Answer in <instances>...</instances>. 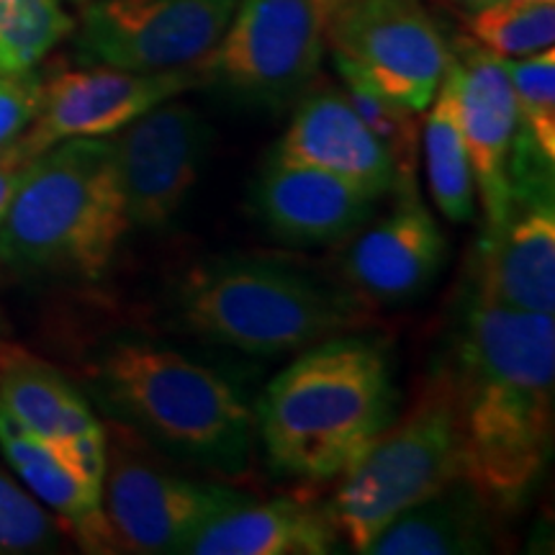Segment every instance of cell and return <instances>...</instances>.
Wrapping results in <instances>:
<instances>
[{"label":"cell","mask_w":555,"mask_h":555,"mask_svg":"<svg viewBox=\"0 0 555 555\" xmlns=\"http://www.w3.org/2000/svg\"><path fill=\"white\" fill-rule=\"evenodd\" d=\"M466 478L494 512H515L551 461L555 319L476 298L446 363Z\"/></svg>","instance_id":"6da1fadb"},{"label":"cell","mask_w":555,"mask_h":555,"mask_svg":"<svg viewBox=\"0 0 555 555\" xmlns=\"http://www.w3.org/2000/svg\"><path fill=\"white\" fill-rule=\"evenodd\" d=\"M397 409L391 356L363 330L301 350L262 391L255 420L278 476L324 483L365 453Z\"/></svg>","instance_id":"7a4b0ae2"},{"label":"cell","mask_w":555,"mask_h":555,"mask_svg":"<svg viewBox=\"0 0 555 555\" xmlns=\"http://www.w3.org/2000/svg\"><path fill=\"white\" fill-rule=\"evenodd\" d=\"M90 391L103 412L172 461L224 478L253 466L255 406L232 378L180 350L119 339L95 360Z\"/></svg>","instance_id":"3957f363"},{"label":"cell","mask_w":555,"mask_h":555,"mask_svg":"<svg viewBox=\"0 0 555 555\" xmlns=\"http://www.w3.org/2000/svg\"><path fill=\"white\" fill-rule=\"evenodd\" d=\"M376 307L345 283L262 255H211L178 278L172 327L255 358L307 350L363 332Z\"/></svg>","instance_id":"277c9868"},{"label":"cell","mask_w":555,"mask_h":555,"mask_svg":"<svg viewBox=\"0 0 555 555\" xmlns=\"http://www.w3.org/2000/svg\"><path fill=\"white\" fill-rule=\"evenodd\" d=\"M129 229L114 139H67L21 170L0 221V262L24 275L99 281Z\"/></svg>","instance_id":"5b68a950"},{"label":"cell","mask_w":555,"mask_h":555,"mask_svg":"<svg viewBox=\"0 0 555 555\" xmlns=\"http://www.w3.org/2000/svg\"><path fill=\"white\" fill-rule=\"evenodd\" d=\"M457 478H466L453 388L446 367L429 373L412 404L393 416L339 476L330 515L337 538L365 553L384 527Z\"/></svg>","instance_id":"8992f818"},{"label":"cell","mask_w":555,"mask_h":555,"mask_svg":"<svg viewBox=\"0 0 555 555\" xmlns=\"http://www.w3.org/2000/svg\"><path fill=\"white\" fill-rule=\"evenodd\" d=\"M324 26L327 0H237L227 31L193 69L249 106L283 111L314 86Z\"/></svg>","instance_id":"52a82bcc"},{"label":"cell","mask_w":555,"mask_h":555,"mask_svg":"<svg viewBox=\"0 0 555 555\" xmlns=\"http://www.w3.org/2000/svg\"><path fill=\"white\" fill-rule=\"evenodd\" d=\"M332 54L422 114L450 67V47L422 0H327Z\"/></svg>","instance_id":"ba28073f"},{"label":"cell","mask_w":555,"mask_h":555,"mask_svg":"<svg viewBox=\"0 0 555 555\" xmlns=\"http://www.w3.org/2000/svg\"><path fill=\"white\" fill-rule=\"evenodd\" d=\"M247 494L152 466L124 446H106L103 512L119 553H189L201 532Z\"/></svg>","instance_id":"9c48e42d"},{"label":"cell","mask_w":555,"mask_h":555,"mask_svg":"<svg viewBox=\"0 0 555 555\" xmlns=\"http://www.w3.org/2000/svg\"><path fill=\"white\" fill-rule=\"evenodd\" d=\"M237 0H95L82 11L78 52L131 73L193 69L227 31Z\"/></svg>","instance_id":"30bf717a"},{"label":"cell","mask_w":555,"mask_h":555,"mask_svg":"<svg viewBox=\"0 0 555 555\" xmlns=\"http://www.w3.org/2000/svg\"><path fill=\"white\" fill-rule=\"evenodd\" d=\"M193 86H201L196 69L131 73L108 65L65 69L44 82L37 119L3 159L24 168L29 159L67 139H108Z\"/></svg>","instance_id":"8fae6325"},{"label":"cell","mask_w":555,"mask_h":555,"mask_svg":"<svg viewBox=\"0 0 555 555\" xmlns=\"http://www.w3.org/2000/svg\"><path fill=\"white\" fill-rule=\"evenodd\" d=\"M111 139L129 227L150 232L170 227L204 176L214 129L189 103L170 99Z\"/></svg>","instance_id":"7c38bea8"},{"label":"cell","mask_w":555,"mask_h":555,"mask_svg":"<svg viewBox=\"0 0 555 555\" xmlns=\"http://www.w3.org/2000/svg\"><path fill=\"white\" fill-rule=\"evenodd\" d=\"M450 80L455 111L466 139L476 196L481 198L486 237L496 234L512 211V163H515L519 116L509 73L502 57L483 50L474 39H455L450 47Z\"/></svg>","instance_id":"4fadbf2b"},{"label":"cell","mask_w":555,"mask_h":555,"mask_svg":"<svg viewBox=\"0 0 555 555\" xmlns=\"http://www.w3.org/2000/svg\"><path fill=\"white\" fill-rule=\"evenodd\" d=\"M448 260V240L420 196L397 198L367 219L343 258V283L373 307H399L433 286Z\"/></svg>","instance_id":"5bb4252c"},{"label":"cell","mask_w":555,"mask_h":555,"mask_svg":"<svg viewBox=\"0 0 555 555\" xmlns=\"http://www.w3.org/2000/svg\"><path fill=\"white\" fill-rule=\"evenodd\" d=\"M253 204L278 240L317 247L352 237L373 217L378 196L330 172L270 155L253 189Z\"/></svg>","instance_id":"9a60e30c"},{"label":"cell","mask_w":555,"mask_h":555,"mask_svg":"<svg viewBox=\"0 0 555 555\" xmlns=\"http://www.w3.org/2000/svg\"><path fill=\"white\" fill-rule=\"evenodd\" d=\"M0 409L21 427L65 450L103 483L108 433L62 373L13 345H0Z\"/></svg>","instance_id":"2e32d148"},{"label":"cell","mask_w":555,"mask_h":555,"mask_svg":"<svg viewBox=\"0 0 555 555\" xmlns=\"http://www.w3.org/2000/svg\"><path fill=\"white\" fill-rule=\"evenodd\" d=\"M273 157L330 172L378 198L397 191L391 157L345 99L343 88L307 90Z\"/></svg>","instance_id":"e0dca14e"},{"label":"cell","mask_w":555,"mask_h":555,"mask_svg":"<svg viewBox=\"0 0 555 555\" xmlns=\"http://www.w3.org/2000/svg\"><path fill=\"white\" fill-rule=\"evenodd\" d=\"M0 450L26 489L39 499L86 553H119L103 512V483L65 450L24 429L0 409Z\"/></svg>","instance_id":"ac0fdd59"},{"label":"cell","mask_w":555,"mask_h":555,"mask_svg":"<svg viewBox=\"0 0 555 555\" xmlns=\"http://www.w3.org/2000/svg\"><path fill=\"white\" fill-rule=\"evenodd\" d=\"M494 307L555 317V208L543 193L483 240L478 296Z\"/></svg>","instance_id":"d6986e66"},{"label":"cell","mask_w":555,"mask_h":555,"mask_svg":"<svg viewBox=\"0 0 555 555\" xmlns=\"http://www.w3.org/2000/svg\"><path fill=\"white\" fill-rule=\"evenodd\" d=\"M339 545L330 506L301 496L247 499L214 519L191 555H324Z\"/></svg>","instance_id":"ffe728a7"},{"label":"cell","mask_w":555,"mask_h":555,"mask_svg":"<svg viewBox=\"0 0 555 555\" xmlns=\"http://www.w3.org/2000/svg\"><path fill=\"white\" fill-rule=\"evenodd\" d=\"M491 506L468 478H457L393 517L365 555H461L491 551Z\"/></svg>","instance_id":"44dd1931"},{"label":"cell","mask_w":555,"mask_h":555,"mask_svg":"<svg viewBox=\"0 0 555 555\" xmlns=\"http://www.w3.org/2000/svg\"><path fill=\"white\" fill-rule=\"evenodd\" d=\"M425 111L422 150H425L429 196L448 221L466 224L476 214V183L466 139L457 121L453 80L448 73Z\"/></svg>","instance_id":"7402d4cb"},{"label":"cell","mask_w":555,"mask_h":555,"mask_svg":"<svg viewBox=\"0 0 555 555\" xmlns=\"http://www.w3.org/2000/svg\"><path fill=\"white\" fill-rule=\"evenodd\" d=\"M335 67L343 78V93L363 119L373 137L384 144L391 157L393 170H397V198L420 196L416 189V176H420V155H422V124L420 114L404 103H399L384 90H378L371 80L352 67L350 62L335 57Z\"/></svg>","instance_id":"603a6c76"},{"label":"cell","mask_w":555,"mask_h":555,"mask_svg":"<svg viewBox=\"0 0 555 555\" xmlns=\"http://www.w3.org/2000/svg\"><path fill=\"white\" fill-rule=\"evenodd\" d=\"M73 26L62 0H0V73H29Z\"/></svg>","instance_id":"cb8c5ba5"},{"label":"cell","mask_w":555,"mask_h":555,"mask_svg":"<svg viewBox=\"0 0 555 555\" xmlns=\"http://www.w3.org/2000/svg\"><path fill=\"white\" fill-rule=\"evenodd\" d=\"M470 39L504 60H522L551 50L555 41V3L496 0L470 11Z\"/></svg>","instance_id":"d4e9b609"},{"label":"cell","mask_w":555,"mask_h":555,"mask_svg":"<svg viewBox=\"0 0 555 555\" xmlns=\"http://www.w3.org/2000/svg\"><path fill=\"white\" fill-rule=\"evenodd\" d=\"M504 60V57H502ZM515 90L519 129L547 165H555V52L504 60Z\"/></svg>","instance_id":"484cf974"},{"label":"cell","mask_w":555,"mask_h":555,"mask_svg":"<svg viewBox=\"0 0 555 555\" xmlns=\"http://www.w3.org/2000/svg\"><path fill=\"white\" fill-rule=\"evenodd\" d=\"M65 535L60 519L0 468V555L60 551Z\"/></svg>","instance_id":"4316f807"},{"label":"cell","mask_w":555,"mask_h":555,"mask_svg":"<svg viewBox=\"0 0 555 555\" xmlns=\"http://www.w3.org/2000/svg\"><path fill=\"white\" fill-rule=\"evenodd\" d=\"M41 88L44 82L34 69L16 75L0 73V159L9 155L21 134L37 119Z\"/></svg>","instance_id":"83f0119b"},{"label":"cell","mask_w":555,"mask_h":555,"mask_svg":"<svg viewBox=\"0 0 555 555\" xmlns=\"http://www.w3.org/2000/svg\"><path fill=\"white\" fill-rule=\"evenodd\" d=\"M21 165H13L9 159H0V221H3L5 211H9L13 193L18 189L21 180Z\"/></svg>","instance_id":"f1b7e54d"},{"label":"cell","mask_w":555,"mask_h":555,"mask_svg":"<svg viewBox=\"0 0 555 555\" xmlns=\"http://www.w3.org/2000/svg\"><path fill=\"white\" fill-rule=\"evenodd\" d=\"M440 3L455 5V9H466V11H478V9H483V5L496 3V0H440Z\"/></svg>","instance_id":"f546056e"},{"label":"cell","mask_w":555,"mask_h":555,"mask_svg":"<svg viewBox=\"0 0 555 555\" xmlns=\"http://www.w3.org/2000/svg\"><path fill=\"white\" fill-rule=\"evenodd\" d=\"M527 3H555V0H527Z\"/></svg>","instance_id":"4dcf8cb0"}]
</instances>
